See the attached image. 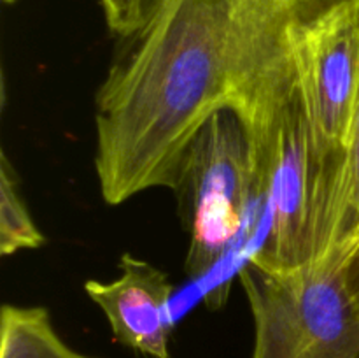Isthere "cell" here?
Returning a JSON list of instances; mask_svg holds the SVG:
<instances>
[{"instance_id":"cell-1","label":"cell","mask_w":359,"mask_h":358,"mask_svg":"<svg viewBox=\"0 0 359 358\" xmlns=\"http://www.w3.org/2000/svg\"><path fill=\"white\" fill-rule=\"evenodd\" d=\"M359 0H160L97 95V168L111 206L174 190L186 150L219 109L244 105L305 28Z\"/></svg>"},{"instance_id":"cell-2","label":"cell","mask_w":359,"mask_h":358,"mask_svg":"<svg viewBox=\"0 0 359 358\" xmlns=\"http://www.w3.org/2000/svg\"><path fill=\"white\" fill-rule=\"evenodd\" d=\"M297 42L266 69L237 111L255 147L265 200L266 235L249 260L279 270L325 258L344 167V158L319 139Z\"/></svg>"},{"instance_id":"cell-3","label":"cell","mask_w":359,"mask_h":358,"mask_svg":"<svg viewBox=\"0 0 359 358\" xmlns=\"http://www.w3.org/2000/svg\"><path fill=\"white\" fill-rule=\"evenodd\" d=\"M174 192L189 234L186 272L196 279L251 234L255 207L265 214L255 147L233 107L214 112L198 130L182 157Z\"/></svg>"},{"instance_id":"cell-4","label":"cell","mask_w":359,"mask_h":358,"mask_svg":"<svg viewBox=\"0 0 359 358\" xmlns=\"http://www.w3.org/2000/svg\"><path fill=\"white\" fill-rule=\"evenodd\" d=\"M238 276L255 321L252 358H359V304L340 262L279 270L248 258Z\"/></svg>"},{"instance_id":"cell-5","label":"cell","mask_w":359,"mask_h":358,"mask_svg":"<svg viewBox=\"0 0 359 358\" xmlns=\"http://www.w3.org/2000/svg\"><path fill=\"white\" fill-rule=\"evenodd\" d=\"M297 56L319 139L344 158L359 104V6L305 28Z\"/></svg>"},{"instance_id":"cell-6","label":"cell","mask_w":359,"mask_h":358,"mask_svg":"<svg viewBox=\"0 0 359 358\" xmlns=\"http://www.w3.org/2000/svg\"><path fill=\"white\" fill-rule=\"evenodd\" d=\"M118 279L111 283L88 281V297L104 311L114 339L151 358H170L172 283L163 270L133 255L119 260Z\"/></svg>"},{"instance_id":"cell-7","label":"cell","mask_w":359,"mask_h":358,"mask_svg":"<svg viewBox=\"0 0 359 358\" xmlns=\"http://www.w3.org/2000/svg\"><path fill=\"white\" fill-rule=\"evenodd\" d=\"M0 358H102L70 347L41 305L6 304L0 312Z\"/></svg>"},{"instance_id":"cell-8","label":"cell","mask_w":359,"mask_h":358,"mask_svg":"<svg viewBox=\"0 0 359 358\" xmlns=\"http://www.w3.org/2000/svg\"><path fill=\"white\" fill-rule=\"evenodd\" d=\"M359 246V104L344 157L339 193L333 209L330 246L325 256L342 265Z\"/></svg>"},{"instance_id":"cell-9","label":"cell","mask_w":359,"mask_h":358,"mask_svg":"<svg viewBox=\"0 0 359 358\" xmlns=\"http://www.w3.org/2000/svg\"><path fill=\"white\" fill-rule=\"evenodd\" d=\"M46 242L34 223L27 204L18 192V181L9 160L2 153L0 167V255L9 256L21 249H37Z\"/></svg>"},{"instance_id":"cell-10","label":"cell","mask_w":359,"mask_h":358,"mask_svg":"<svg viewBox=\"0 0 359 358\" xmlns=\"http://www.w3.org/2000/svg\"><path fill=\"white\" fill-rule=\"evenodd\" d=\"M112 34L130 39L147 23L160 0H98Z\"/></svg>"},{"instance_id":"cell-11","label":"cell","mask_w":359,"mask_h":358,"mask_svg":"<svg viewBox=\"0 0 359 358\" xmlns=\"http://www.w3.org/2000/svg\"><path fill=\"white\" fill-rule=\"evenodd\" d=\"M344 274H346V281L349 284L351 293L354 295V298L359 304V246L347 256L346 262L342 263Z\"/></svg>"},{"instance_id":"cell-12","label":"cell","mask_w":359,"mask_h":358,"mask_svg":"<svg viewBox=\"0 0 359 358\" xmlns=\"http://www.w3.org/2000/svg\"><path fill=\"white\" fill-rule=\"evenodd\" d=\"M6 2H16V0H6Z\"/></svg>"}]
</instances>
